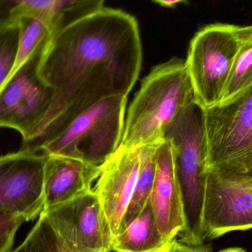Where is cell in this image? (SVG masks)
I'll return each instance as SVG.
<instances>
[{"label":"cell","instance_id":"1","mask_svg":"<svg viewBox=\"0 0 252 252\" xmlns=\"http://www.w3.org/2000/svg\"><path fill=\"white\" fill-rule=\"evenodd\" d=\"M142 44L131 15L103 7L53 34L38 73L54 100L22 149L38 152L76 117L105 97L127 96L140 72Z\"/></svg>","mask_w":252,"mask_h":252},{"label":"cell","instance_id":"2","mask_svg":"<svg viewBox=\"0 0 252 252\" xmlns=\"http://www.w3.org/2000/svg\"><path fill=\"white\" fill-rule=\"evenodd\" d=\"M193 101L185 61L173 58L154 66L129 106L121 146L130 149L161 142L169 126Z\"/></svg>","mask_w":252,"mask_h":252},{"label":"cell","instance_id":"3","mask_svg":"<svg viewBox=\"0 0 252 252\" xmlns=\"http://www.w3.org/2000/svg\"><path fill=\"white\" fill-rule=\"evenodd\" d=\"M206 171L252 188V86L230 101L202 109Z\"/></svg>","mask_w":252,"mask_h":252},{"label":"cell","instance_id":"4","mask_svg":"<svg viewBox=\"0 0 252 252\" xmlns=\"http://www.w3.org/2000/svg\"><path fill=\"white\" fill-rule=\"evenodd\" d=\"M171 142L183 199L185 227L179 241L190 246L204 244L203 210L206 187V145L202 109L192 102L166 130Z\"/></svg>","mask_w":252,"mask_h":252},{"label":"cell","instance_id":"5","mask_svg":"<svg viewBox=\"0 0 252 252\" xmlns=\"http://www.w3.org/2000/svg\"><path fill=\"white\" fill-rule=\"evenodd\" d=\"M47 158L22 149L0 156V252L11 251L19 227L44 210Z\"/></svg>","mask_w":252,"mask_h":252},{"label":"cell","instance_id":"6","mask_svg":"<svg viewBox=\"0 0 252 252\" xmlns=\"http://www.w3.org/2000/svg\"><path fill=\"white\" fill-rule=\"evenodd\" d=\"M127 96L105 97L80 114L39 152L101 166L121 143Z\"/></svg>","mask_w":252,"mask_h":252},{"label":"cell","instance_id":"7","mask_svg":"<svg viewBox=\"0 0 252 252\" xmlns=\"http://www.w3.org/2000/svg\"><path fill=\"white\" fill-rule=\"evenodd\" d=\"M252 32V25L212 24L191 40L185 63L194 100L201 109L220 103L237 54Z\"/></svg>","mask_w":252,"mask_h":252},{"label":"cell","instance_id":"8","mask_svg":"<svg viewBox=\"0 0 252 252\" xmlns=\"http://www.w3.org/2000/svg\"><path fill=\"white\" fill-rule=\"evenodd\" d=\"M48 43L37 49L10 75L0 90V127L18 130L23 142L33 134L56 95V90L46 84L38 73Z\"/></svg>","mask_w":252,"mask_h":252},{"label":"cell","instance_id":"9","mask_svg":"<svg viewBox=\"0 0 252 252\" xmlns=\"http://www.w3.org/2000/svg\"><path fill=\"white\" fill-rule=\"evenodd\" d=\"M41 215L72 250L112 252V231L94 190L44 209Z\"/></svg>","mask_w":252,"mask_h":252},{"label":"cell","instance_id":"10","mask_svg":"<svg viewBox=\"0 0 252 252\" xmlns=\"http://www.w3.org/2000/svg\"><path fill=\"white\" fill-rule=\"evenodd\" d=\"M143 147L120 145L101 165L94 192L109 222L113 240L124 230V219L140 169Z\"/></svg>","mask_w":252,"mask_h":252},{"label":"cell","instance_id":"11","mask_svg":"<svg viewBox=\"0 0 252 252\" xmlns=\"http://www.w3.org/2000/svg\"><path fill=\"white\" fill-rule=\"evenodd\" d=\"M203 226L204 238L252 229V188L228 185L207 171Z\"/></svg>","mask_w":252,"mask_h":252},{"label":"cell","instance_id":"12","mask_svg":"<svg viewBox=\"0 0 252 252\" xmlns=\"http://www.w3.org/2000/svg\"><path fill=\"white\" fill-rule=\"evenodd\" d=\"M156 155L157 170L150 203L158 231L164 241H168L185 229L183 199L171 142L164 139Z\"/></svg>","mask_w":252,"mask_h":252},{"label":"cell","instance_id":"13","mask_svg":"<svg viewBox=\"0 0 252 252\" xmlns=\"http://www.w3.org/2000/svg\"><path fill=\"white\" fill-rule=\"evenodd\" d=\"M105 0H0V26L25 16L43 19L55 34L103 8Z\"/></svg>","mask_w":252,"mask_h":252},{"label":"cell","instance_id":"14","mask_svg":"<svg viewBox=\"0 0 252 252\" xmlns=\"http://www.w3.org/2000/svg\"><path fill=\"white\" fill-rule=\"evenodd\" d=\"M101 166L59 155L47 156L44 167V209L67 202L92 189Z\"/></svg>","mask_w":252,"mask_h":252},{"label":"cell","instance_id":"15","mask_svg":"<svg viewBox=\"0 0 252 252\" xmlns=\"http://www.w3.org/2000/svg\"><path fill=\"white\" fill-rule=\"evenodd\" d=\"M166 242L157 227L149 201L142 214L113 240L112 251L154 252Z\"/></svg>","mask_w":252,"mask_h":252},{"label":"cell","instance_id":"16","mask_svg":"<svg viewBox=\"0 0 252 252\" xmlns=\"http://www.w3.org/2000/svg\"><path fill=\"white\" fill-rule=\"evenodd\" d=\"M161 142L143 147L140 169L126 212L124 230L132 221L142 214L150 201L157 170L156 154L157 148Z\"/></svg>","mask_w":252,"mask_h":252},{"label":"cell","instance_id":"17","mask_svg":"<svg viewBox=\"0 0 252 252\" xmlns=\"http://www.w3.org/2000/svg\"><path fill=\"white\" fill-rule=\"evenodd\" d=\"M19 22L20 25L19 47L16 63L11 74L19 69L37 49L49 42L53 35L49 25L40 18L25 16L19 19Z\"/></svg>","mask_w":252,"mask_h":252},{"label":"cell","instance_id":"18","mask_svg":"<svg viewBox=\"0 0 252 252\" xmlns=\"http://www.w3.org/2000/svg\"><path fill=\"white\" fill-rule=\"evenodd\" d=\"M252 86V32L237 54L220 103H228Z\"/></svg>","mask_w":252,"mask_h":252},{"label":"cell","instance_id":"19","mask_svg":"<svg viewBox=\"0 0 252 252\" xmlns=\"http://www.w3.org/2000/svg\"><path fill=\"white\" fill-rule=\"evenodd\" d=\"M24 241L28 252H81L69 248L41 215Z\"/></svg>","mask_w":252,"mask_h":252},{"label":"cell","instance_id":"20","mask_svg":"<svg viewBox=\"0 0 252 252\" xmlns=\"http://www.w3.org/2000/svg\"><path fill=\"white\" fill-rule=\"evenodd\" d=\"M19 22L0 26V90L10 77L17 56Z\"/></svg>","mask_w":252,"mask_h":252},{"label":"cell","instance_id":"21","mask_svg":"<svg viewBox=\"0 0 252 252\" xmlns=\"http://www.w3.org/2000/svg\"><path fill=\"white\" fill-rule=\"evenodd\" d=\"M154 252H212L207 246H190L178 241L176 238L167 241L161 248Z\"/></svg>","mask_w":252,"mask_h":252},{"label":"cell","instance_id":"22","mask_svg":"<svg viewBox=\"0 0 252 252\" xmlns=\"http://www.w3.org/2000/svg\"><path fill=\"white\" fill-rule=\"evenodd\" d=\"M153 1L165 7H173L178 3L186 1V0H153Z\"/></svg>","mask_w":252,"mask_h":252},{"label":"cell","instance_id":"23","mask_svg":"<svg viewBox=\"0 0 252 252\" xmlns=\"http://www.w3.org/2000/svg\"><path fill=\"white\" fill-rule=\"evenodd\" d=\"M219 252H247L244 249L241 247H229V248L223 249Z\"/></svg>","mask_w":252,"mask_h":252},{"label":"cell","instance_id":"24","mask_svg":"<svg viewBox=\"0 0 252 252\" xmlns=\"http://www.w3.org/2000/svg\"><path fill=\"white\" fill-rule=\"evenodd\" d=\"M9 252H28V248H27L26 244H25V241H23L21 245H19L17 248L15 249V250H12L11 251Z\"/></svg>","mask_w":252,"mask_h":252}]
</instances>
